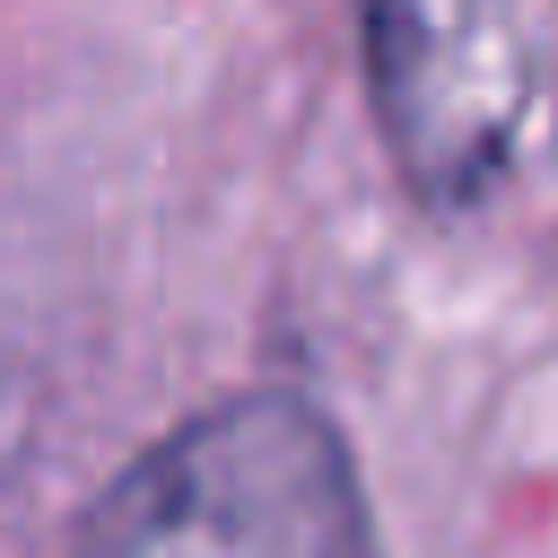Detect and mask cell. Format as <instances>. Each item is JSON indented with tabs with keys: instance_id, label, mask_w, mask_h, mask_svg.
<instances>
[{
	"instance_id": "obj_2",
	"label": "cell",
	"mask_w": 558,
	"mask_h": 558,
	"mask_svg": "<svg viewBox=\"0 0 558 558\" xmlns=\"http://www.w3.org/2000/svg\"><path fill=\"white\" fill-rule=\"evenodd\" d=\"M384 131L427 192H471L523 113V35L506 0H366Z\"/></svg>"
},
{
	"instance_id": "obj_1",
	"label": "cell",
	"mask_w": 558,
	"mask_h": 558,
	"mask_svg": "<svg viewBox=\"0 0 558 558\" xmlns=\"http://www.w3.org/2000/svg\"><path fill=\"white\" fill-rule=\"evenodd\" d=\"M78 558H375V523L314 401L235 392L96 497Z\"/></svg>"
}]
</instances>
